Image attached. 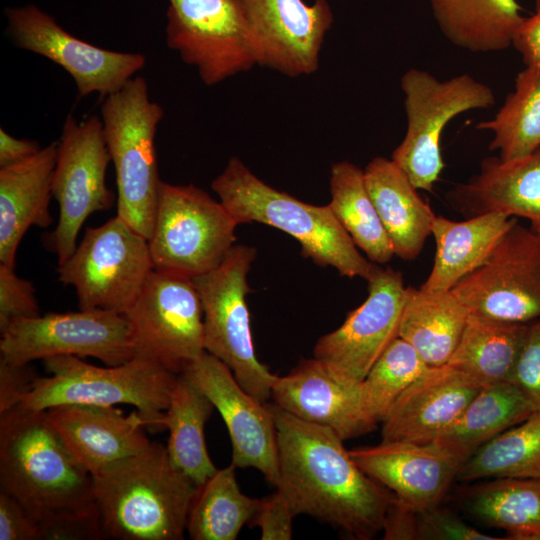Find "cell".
<instances>
[{"mask_svg": "<svg viewBox=\"0 0 540 540\" xmlns=\"http://www.w3.org/2000/svg\"><path fill=\"white\" fill-rule=\"evenodd\" d=\"M268 407L276 428V488L296 515L314 517L353 539H373L383 529L394 494L356 464L333 430L303 421L274 403Z\"/></svg>", "mask_w": 540, "mask_h": 540, "instance_id": "1", "label": "cell"}, {"mask_svg": "<svg viewBox=\"0 0 540 540\" xmlns=\"http://www.w3.org/2000/svg\"><path fill=\"white\" fill-rule=\"evenodd\" d=\"M92 478L106 538L183 539L198 486L172 464L166 447L152 442Z\"/></svg>", "mask_w": 540, "mask_h": 540, "instance_id": "2", "label": "cell"}, {"mask_svg": "<svg viewBox=\"0 0 540 540\" xmlns=\"http://www.w3.org/2000/svg\"><path fill=\"white\" fill-rule=\"evenodd\" d=\"M0 487L38 521L95 502L92 475L46 411L21 405L0 413Z\"/></svg>", "mask_w": 540, "mask_h": 540, "instance_id": "3", "label": "cell"}, {"mask_svg": "<svg viewBox=\"0 0 540 540\" xmlns=\"http://www.w3.org/2000/svg\"><path fill=\"white\" fill-rule=\"evenodd\" d=\"M211 188L238 225L262 223L289 234L302 256L319 266L366 281L379 267L360 254L328 204L305 203L268 185L237 157L229 159Z\"/></svg>", "mask_w": 540, "mask_h": 540, "instance_id": "4", "label": "cell"}, {"mask_svg": "<svg viewBox=\"0 0 540 540\" xmlns=\"http://www.w3.org/2000/svg\"><path fill=\"white\" fill-rule=\"evenodd\" d=\"M100 112L115 169L117 215L149 239L162 181L155 137L164 110L151 100L145 78L134 76L104 98Z\"/></svg>", "mask_w": 540, "mask_h": 540, "instance_id": "5", "label": "cell"}, {"mask_svg": "<svg viewBox=\"0 0 540 540\" xmlns=\"http://www.w3.org/2000/svg\"><path fill=\"white\" fill-rule=\"evenodd\" d=\"M42 361L49 376H37L18 405L44 411L63 404H129L152 429L154 421L168 408L179 375L140 357L106 367L78 356H55Z\"/></svg>", "mask_w": 540, "mask_h": 540, "instance_id": "6", "label": "cell"}, {"mask_svg": "<svg viewBox=\"0 0 540 540\" xmlns=\"http://www.w3.org/2000/svg\"><path fill=\"white\" fill-rule=\"evenodd\" d=\"M406 131L391 159L418 190L431 192L444 167L441 138L458 115L495 104L493 89L469 74L439 80L426 70L408 69L400 79Z\"/></svg>", "mask_w": 540, "mask_h": 540, "instance_id": "7", "label": "cell"}, {"mask_svg": "<svg viewBox=\"0 0 540 540\" xmlns=\"http://www.w3.org/2000/svg\"><path fill=\"white\" fill-rule=\"evenodd\" d=\"M256 254L253 246L235 244L217 267L192 280L203 309L205 351L228 366L243 389L267 403L277 375L256 356L246 301Z\"/></svg>", "mask_w": 540, "mask_h": 540, "instance_id": "8", "label": "cell"}, {"mask_svg": "<svg viewBox=\"0 0 540 540\" xmlns=\"http://www.w3.org/2000/svg\"><path fill=\"white\" fill-rule=\"evenodd\" d=\"M238 226L225 206L193 185L161 181L148 239L154 269L193 279L217 267Z\"/></svg>", "mask_w": 540, "mask_h": 540, "instance_id": "9", "label": "cell"}, {"mask_svg": "<svg viewBox=\"0 0 540 540\" xmlns=\"http://www.w3.org/2000/svg\"><path fill=\"white\" fill-rule=\"evenodd\" d=\"M153 270L148 239L116 214L98 227L86 228L56 272L62 284L74 288L80 309L124 314Z\"/></svg>", "mask_w": 540, "mask_h": 540, "instance_id": "10", "label": "cell"}, {"mask_svg": "<svg viewBox=\"0 0 540 540\" xmlns=\"http://www.w3.org/2000/svg\"><path fill=\"white\" fill-rule=\"evenodd\" d=\"M111 162L101 117L77 121L67 115L58 141L52 177V196L58 203L56 227L46 236V246L65 262L77 247L78 234L93 213L110 209L114 193L106 184Z\"/></svg>", "mask_w": 540, "mask_h": 540, "instance_id": "11", "label": "cell"}, {"mask_svg": "<svg viewBox=\"0 0 540 540\" xmlns=\"http://www.w3.org/2000/svg\"><path fill=\"white\" fill-rule=\"evenodd\" d=\"M167 46L206 86L257 66L244 0H168Z\"/></svg>", "mask_w": 540, "mask_h": 540, "instance_id": "12", "label": "cell"}, {"mask_svg": "<svg viewBox=\"0 0 540 540\" xmlns=\"http://www.w3.org/2000/svg\"><path fill=\"white\" fill-rule=\"evenodd\" d=\"M124 315L134 357L181 374L205 352L203 309L191 278L154 269Z\"/></svg>", "mask_w": 540, "mask_h": 540, "instance_id": "13", "label": "cell"}, {"mask_svg": "<svg viewBox=\"0 0 540 540\" xmlns=\"http://www.w3.org/2000/svg\"><path fill=\"white\" fill-rule=\"evenodd\" d=\"M451 292L470 314L504 323L540 319V229L518 219Z\"/></svg>", "mask_w": 540, "mask_h": 540, "instance_id": "14", "label": "cell"}, {"mask_svg": "<svg viewBox=\"0 0 540 540\" xmlns=\"http://www.w3.org/2000/svg\"><path fill=\"white\" fill-rule=\"evenodd\" d=\"M55 356L93 357L107 366L134 358L124 314L104 309L48 312L13 321L0 339V358L28 364Z\"/></svg>", "mask_w": 540, "mask_h": 540, "instance_id": "15", "label": "cell"}, {"mask_svg": "<svg viewBox=\"0 0 540 540\" xmlns=\"http://www.w3.org/2000/svg\"><path fill=\"white\" fill-rule=\"evenodd\" d=\"M4 14L13 44L63 68L74 80L79 97L97 93L105 98L146 65L141 53L107 50L77 38L34 4L7 7Z\"/></svg>", "mask_w": 540, "mask_h": 540, "instance_id": "16", "label": "cell"}, {"mask_svg": "<svg viewBox=\"0 0 540 540\" xmlns=\"http://www.w3.org/2000/svg\"><path fill=\"white\" fill-rule=\"evenodd\" d=\"M368 282V296L350 311L334 331L321 336L313 350L338 380L357 385L399 337V325L407 297L401 272L378 267Z\"/></svg>", "mask_w": 540, "mask_h": 540, "instance_id": "17", "label": "cell"}, {"mask_svg": "<svg viewBox=\"0 0 540 540\" xmlns=\"http://www.w3.org/2000/svg\"><path fill=\"white\" fill-rule=\"evenodd\" d=\"M183 374L220 413L232 444V464L252 467L276 486L278 452L273 414L267 403L249 394L237 382L231 369L204 352Z\"/></svg>", "mask_w": 540, "mask_h": 540, "instance_id": "18", "label": "cell"}, {"mask_svg": "<svg viewBox=\"0 0 540 540\" xmlns=\"http://www.w3.org/2000/svg\"><path fill=\"white\" fill-rule=\"evenodd\" d=\"M258 66L288 77L319 68L327 32L334 22L328 0H244Z\"/></svg>", "mask_w": 540, "mask_h": 540, "instance_id": "19", "label": "cell"}, {"mask_svg": "<svg viewBox=\"0 0 540 540\" xmlns=\"http://www.w3.org/2000/svg\"><path fill=\"white\" fill-rule=\"evenodd\" d=\"M484 386L450 364L430 366L394 402L382 421V441L434 442Z\"/></svg>", "mask_w": 540, "mask_h": 540, "instance_id": "20", "label": "cell"}, {"mask_svg": "<svg viewBox=\"0 0 540 540\" xmlns=\"http://www.w3.org/2000/svg\"><path fill=\"white\" fill-rule=\"evenodd\" d=\"M271 399L303 421L330 428L343 441L377 428L363 407L360 383L338 380L314 357L302 359L287 375L277 376Z\"/></svg>", "mask_w": 540, "mask_h": 540, "instance_id": "21", "label": "cell"}, {"mask_svg": "<svg viewBox=\"0 0 540 540\" xmlns=\"http://www.w3.org/2000/svg\"><path fill=\"white\" fill-rule=\"evenodd\" d=\"M356 464L418 513L438 506L460 464L435 443L402 441L349 450Z\"/></svg>", "mask_w": 540, "mask_h": 540, "instance_id": "22", "label": "cell"}, {"mask_svg": "<svg viewBox=\"0 0 540 540\" xmlns=\"http://www.w3.org/2000/svg\"><path fill=\"white\" fill-rule=\"evenodd\" d=\"M46 415L78 461L94 475L135 455L152 442L138 410L126 415L115 405L63 404Z\"/></svg>", "mask_w": 540, "mask_h": 540, "instance_id": "23", "label": "cell"}, {"mask_svg": "<svg viewBox=\"0 0 540 540\" xmlns=\"http://www.w3.org/2000/svg\"><path fill=\"white\" fill-rule=\"evenodd\" d=\"M448 197L466 218L502 213L540 229V147L512 161L485 158L479 171L455 185Z\"/></svg>", "mask_w": 540, "mask_h": 540, "instance_id": "24", "label": "cell"}, {"mask_svg": "<svg viewBox=\"0 0 540 540\" xmlns=\"http://www.w3.org/2000/svg\"><path fill=\"white\" fill-rule=\"evenodd\" d=\"M58 142L33 157L0 168V263L15 265L19 244L32 226L48 228Z\"/></svg>", "mask_w": 540, "mask_h": 540, "instance_id": "25", "label": "cell"}, {"mask_svg": "<svg viewBox=\"0 0 540 540\" xmlns=\"http://www.w3.org/2000/svg\"><path fill=\"white\" fill-rule=\"evenodd\" d=\"M363 171L395 256L415 259L431 235L435 213L392 159L374 157Z\"/></svg>", "mask_w": 540, "mask_h": 540, "instance_id": "26", "label": "cell"}, {"mask_svg": "<svg viewBox=\"0 0 540 540\" xmlns=\"http://www.w3.org/2000/svg\"><path fill=\"white\" fill-rule=\"evenodd\" d=\"M517 219L502 213H486L463 221L436 215L431 229L436 244L434 264L420 289L451 291L484 262Z\"/></svg>", "mask_w": 540, "mask_h": 540, "instance_id": "27", "label": "cell"}, {"mask_svg": "<svg viewBox=\"0 0 540 540\" xmlns=\"http://www.w3.org/2000/svg\"><path fill=\"white\" fill-rule=\"evenodd\" d=\"M535 412L532 404L511 381L489 383L433 443L461 466L488 441Z\"/></svg>", "mask_w": 540, "mask_h": 540, "instance_id": "28", "label": "cell"}, {"mask_svg": "<svg viewBox=\"0 0 540 540\" xmlns=\"http://www.w3.org/2000/svg\"><path fill=\"white\" fill-rule=\"evenodd\" d=\"M443 36L473 53L499 52L512 46L523 16L516 0H428Z\"/></svg>", "mask_w": 540, "mask_h": 540, "instance_id": "29", "label": "cell"}, {"mask_svg": "<svg viewBox=\"0 0 540 540\" xmlns=\"http://www.w3.org/2000/svg\"><path fill=\"white\" fill-rule=\"evenodd\" d=\"M213 408L210 400L179 374L168 408L154 421V430L167 428L169 431L166 449L170 461L197 486L217 471L208 453L204 433Z\"/></svg>", "mask_w": 540, "mask_h": 540, "instance_id": "30", "label": "cell"}, {"mask_svg": "<svg viewBox=\"0 0 540 540\" xmlns=\"http://www.w3.org/2000/svg\"><path fill=\"white\" fill-rule=\"evenodd\" d=\"M469 311L451 292L407 287L399 337L408 341L429 366L446 364L456 349Z\"/></svg>", "mask_w": 540, "mask_h": 540, "instance_id": "31", "label": "cell"}, {"mask_svg": "<svg viewBox=\"0 0 540 540\" xmlns=\"http://www.w3.org/2000/svg\"><path fill=\"white\" fill-rule=\"evenodd\" d=\"M464 505L483 524L509 540H540V476L506 477L469 487Z\"/></svg>", "mask_w": 540, "mask_h": 540, "instance_id": "32", "label": "cell"}, {"mask_svg": "<svg viewBox=\"0 0 540 540\" xmlns=\"http://www.w3.org/2000/svg\"><path fill=\"white\" fill-rule=\"evenodd\" d=\"M529 323H504L469 314L447 362L483 384L509 381Z\"/></svg>", "mask_w": 540, "mask_h": 540, "instance_id": "33", "label": "cell"}, {"mask_svg": "<svg viewBox=\"0 0 540 540\" xmlns=\"http://www.w3.org/2000/svg\"><path fill=\"white\" fill-rule=\"evenodd\" d=\"M330 193L328 205L355 245L371 262H389L395 254L366 187L364 171L348 161L334 163Z\"/></svg>", "mask_w": 540, "mask_h": 540, "instance_id": "34", "label": "cell"}, {"mask_svg": "<svg viewBox=\"0 0 540 540\" xmlns=\"http://www.w3.org/2000/svg\"><path fill=\"white\" fill-rule=\"evenodd\" d=\"M234 464L217 471L197 487L188 512L186 531L193 540H235L254 516L260 499L245 495Z\"/></svg>", "mask_w": 540, "mask_h": 540, "instance_id": "35", "label": "cell"}, {"mask_svg": "<svg viewBox=\"0 0 540 540\" xmlns=\"http://www.w3.org/2000/svg\"><path fill=\"white\" fill-rule=\"evenodd\" d=\"M492 134L489 149L502 161L522 158L540 147V66H525L493 118L478 122Z\"/></svg>", "mask_w": 540, "mask_h": 540, "instance_id": "36", "label": "cell"}, {"mask_svg": "<svg viewBox=\"0 0 540 540\" xmlns=\"http://www.w3.org/2000/svg\"><path fill=\"white\" fill-rule=\"evenodd\" d=\"M540 476V411L500 433L459 468L456 480Z\"/></svg>", "mask_w": 540, "mask_h": 540, "instance_id": "37", "label": "cell"}, {"mask_svg": "<svg viewBox=\"0 0 540 540\" xmlns=\"http://www.w3.org/2000/svg\"><path fill=\"white\" fill-rule=\"evenodd\" d=\"M429 367L408 341L394 339L360 383L368 416L376 423L382 422L402 392Z\"/></svg>", "mask_w": 540, "mask_h": 540, "instance_id": "38", "label": "cell"}, {"mask_svg": "<svg viewBox=\"0 0 540 540\" xmlns=\"http://www.w3.org/2000/svg\"><path fill=\"white\" fill-rule=\"evenodd\" d=\"M96 502L57 512L39 520V540L105 539Z\"/></svg>", "mask_w": 540, "mask_h": 540, "instance_id": "39", "label": "cell"}, {"mask_svg": "<svg viewBox=\"0 0 540 540\" xmlns=\"http://www.w3.org/2000/svg\"><path fill=\"white\" fill-rule=\"evenodd\" d=\"M40 315L33 283L18 276L14 266L0 263V334L17 319Z\"/></svg>", "mask_w": 540, "mask_h": 540, "instance_id": "40", "label": "cell"}, {"mask_svg": "<svg viewBox=\"0 0 540 540\" xmlns=\"http://www.w3.org/2000/svg\"><path fill=\"white\" fill-rule=\"evenodd\" d=\"M509 381L540 411V319L529 323Z\"/></svg>", "mask_w": 540, "mask_h": 540, "instance_id": "41", "label": "cell"}, {"mask_svg": "<svg viewBox=\"0 0 540 540\" xmlns=\"http://www.w3.org/2000/svg\"><path fill=\"white\" fill-rule=\"evenodd\" d=\"M465 523L454 512L435 506L418 513V540H499Z\"/></svg>", "mask_w": 540, "mask_h": 540, "instance_id": "42", "label": "cell"}, {"mask_svg": "<svg viewBox=\"0 0 540 540\" xmlns=\"http://www.w3.org/2000/svg\"><path fill=\"white\" fill-rule=\"evenodd\" d=\"M295 516L290 503L276 490L270 496L260 499L249 526L260 528L262 540H290L293 537Z\"/></svg>", "mask_w": 540, "mask_h": 540, "instance_id": "43", "label": "cell"}, {"mask_svg": "<svg viewBox=\"0 0 540 540\" xmlns=\"http://www.w3.org/2000/svg\"><path fill=\"white\" fill-rule=\"evenodd\" d=\"M0 540H39V521L3 490H0Z\"/></svg>", "mask_w": 540, "mask_h": 540, "instance_id": "44", "label": "cell"}, {"mask_svg": "<svg viewBox=\"0 0 540 540\" xmlns=\"http://www.w3.org/2000/svg\"><path fill=\"white\" fill-rule=\"evenodd\" d=\"M37 377L28 364H14L0 358V413L19 404Z\"/></svg>", "mask_w": 540, "mask_h": 540, "instance_id": "45", "label": "cell"}, {"mask_svg": "<svg viewBox=\"0 0 540 540\" xmlns=\"http://www.w3.org/2000/svg\"><path fill=\"white\" fill-rule=\"evenodd\" d=\"M382 531L384 540H418V512L393 495Z\"/></svg>", "mask_w": 540, "mask_h": 540, "instance_id": "46", "label": "cell"}, {"mask_svg": "<svg viewBox=\"0 0 540 540\" xmlns=\"http://www.w3.org/2000/svg\"><path fill=\"white\" fill-rule=\"evenodd\" d=\"M512 46L520 54L525 66H540V0H534V12L523 18Z\"/></svg>", "mask_w": 540, "mask_h": 540, "instance_id": "47", "label": "cell"}, {"mask_svg": "<svg viewBox=\"0 0 540 540\" xmlns=\"http://www.w3.org/2000/svg\"><path fill=\"white\" fill-rule=\"evenodd\" d=\"M41 149L36 140L19 139L0 128V168L23 162Z\"/></svg>", "mask_w": 540, "mask_h": 540, "instance_id": "48", "label": "cell"}]
</instances>
